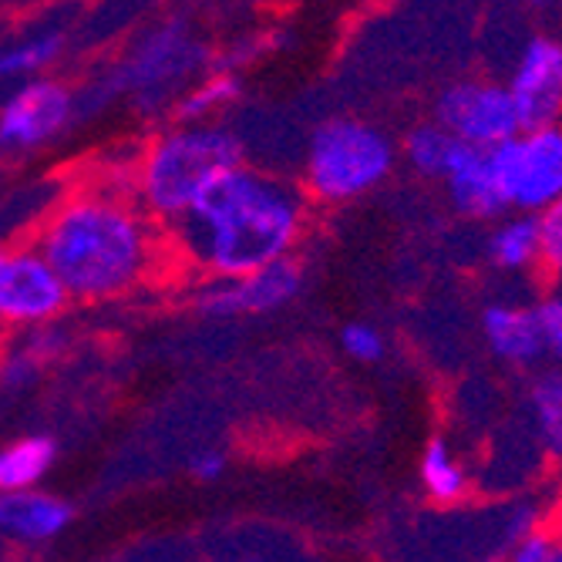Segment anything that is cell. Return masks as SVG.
Here are the masks:
<instances>
[{
	"instance_id": "17",
	"label": "cell",
	"mask_w": 562,
	"mask_h": 562,
	"mask_svg": "<svg viewBox=\"0 0 562 562\" xmlns=\"http://www.w3.org/2000/svg\"><path fill=\"white\" fill-rule=\"evenodd\" d=\"M65 34L61 31H44L31 34L11 44H0V81H18V78H34L55 68L65 55Z\"/></svg>"
},
{
	"instance_id": "18",
	"label": "cell",
	"mask_w": 562,
	"mask_h": 562,
	"mask_svg": "<svg viewBox=\"0 0 562 562\" xmlns=\"http://www.w3.org/2000/svg\"><path fill=\"white\" fill-rule=\"evenodd\" d=\"M488 257L502 270H526L539 263V220L536 213H522L502 223L488 239Z\"/></svg>"
},
{
	"instance_id": "6",
	"label": "cell",
	"mask_w": 562,
	"mask_h": 562,
	"mask_svg": "<svg viewBox=\"0 0 562 562\" xmlns=\"http://www.w3.org/2000/svg\"><path fill=\"white\" fill-rule=\"evenodd\" d=\"M78 122V88L61 78L34 75L0 105V159H31L61 142Z\"/></svg>"
},
{
	"instance_id": "24",
	"label": "cell",
	"mask_w": 562,
	"mask_h": 562,
	"mask_svg": "<svg viewBox=\"0 0 562 562\" xmlns=\"http://www.w3.org/2000/svg\"><path fill=\"white\" fill-rule=\"evenodd\" d=\"M539 334H542V350L552 353L555 361L562 364V293L546 296L539 306H532Z\"/></svg>"
},
{
	"instance_id": "4",
	"label": "cell",
	"mask_w": 562,
	"mask_h": 562,
	"mask_svg": "<svg viewBox=\"0 0 562 562\" xmlns=\"http://www.w3.org/2000/svg\"><path fill=\"white\" fill-rule=\"evenodd\" d=\"M213 68L210 47L192 34V24L179 14L145 31L122 61H115L105 78L78 88V119L94 115L112 98H132L142 112L172 109L176 98Z\"/></svg>"
},
{
	"instance_id": "5",
	"label": "cell",
	"mask_w": 562,
	"mask_h": 562,
	"mask_svg": "<svg viewBox=\"0 0 562 562\" xmlns=\"http://www.w3.org/2000/svg\"><path fill=\"white\" fill-rule=\"evenodd\" d=\"M397 162L387 132L361 119H327L311 132L303 156V195L344 206L378 189Z\"/></svg>"
},
{
	"instance_id": "20",
	"label": "cell",
	"mask_w": 562,
	"mask_h": 562,
	"mask_svg": "<svg viewBox=\"0 0 562 562\" xmlns=\"http://www.w3.org/2000/svg\"><path fill=\"white\" fill-rule=\"evenodd\" d=\"M454 135L438 125V122H425V125H415L412 132H407L401 151H404V159L407 166H412L418 176H428V179H441L448 159H451V151H454Z\"/></svg>"
},
{
	"instance_id": "19",
	"label": "cell",
	"mask_w": 562,
	"mask_h": 562,
	"mask_svg": "<svg viewBox=\"0 0 562 562\" xmlns=\"http://www.w3.org/2000/svg\"><path fill=\"white\" fill-rule=\"evenodd\" d=\"M422 485L438 505H454L469 492V475L458 465V458L445 438H431L422 454Z\"/></svg>"
},
{
	"instance_id": "8",
	"label": "cell",
	"mask_w": 562,
	"mask_h": 562,
	"mask_svg": "<svg viewBox=\"0 0 562 562\" xmlns=\"http://www.w3.org/2000/svg\"><path fill=\"white\" fill-rule=\"evenodd\" d=\"M68 303V286L34 239L0 249V324L24 330L55 324Z\"/></svg>"
},
{
	"instance_id": "1",
	"label": "cell",
	"mask_w": 562,
	"mask_h": 562,
	"mask_svg": "<svg viewBox=\"0 0 562 562\" xmlns=\"http://www.w3.org/2000/svg\"><path fill=\"white\" fill-rule=\"evenodd\" d=\"M303 226L306 195L267 169L239 162L202 189L169 233L206 277H243L290 257Z\"/></svg>"
},
{
	"instance_id": "25",
	"label": "cell",
	"mask_w": 562,
	"mask_h": 562,
	"mask_svg": "<svg viewBox=\"0 0 562 562\" xmlns=\"http://www.w3.org/2000/svg\"><path fill=\"white\" fill-rule=\"evenodd\" d=\"M41 368L44 364L27 347H14L4 361H0V387H4V391H24L27 384H34Z\"/></svg>"
},
{
	"instance_id": "3",
	"label": "cell",
	"mask_w": 562,
	"mask_h": 562,
	"mask_svg": "<svg viewBox=\"0 0 562 562\" xmlns=\"http://www.w3.org/2000/svg\"><path fill=\"white\" fill-rule=\"evenodd\" d=\"M239 162H246V148L229 125L172 122L142 145L132 166V199L148 220L172 226L202 189Z\"/></svg>"
},
{
	"instance_id": "12",
	"label": "cell",
	"mask_w": 562,
	"mask_h": 562,
	"mask_svg": "<svg viewBox=\"0 0 562 562\" xmlns=\"http://www.w3.org/2000/svg\"><path fill=\"white\" fill-rule=\"evenodd\" d=\"M75 522V508L61 495L34 488L0 492V536L18 546H44Z\"/></svg>"
},
{
	"instance_id": "22",
	"label": "cell",
	"mask_w": 562,
	"mask_h": 562,
	"mask_svg": "<svg viewBox=\"0 0 562 562\" xmlns=\"http://www.w3.org/2000/svg\"><path fill=\"white\" fill-rule=\"evenodd\" d=\"M539 220V267L562 283V199L536 213Z\"/></svg>"
},
{
	"instance_id": "7",
	"label": "cell",
	"mask_w": 562,
	"mask_h": 562,
	"mask_svg": "<svg viewBox=\"0 0 562 562\" xmlns=\"http://www.w3.org/2000/svg\"><path fill=\"white\" fill-rule=\"evenodd\" d=\"M505 206L539 213L562 199V125L522 128L508 142L488 148Z\"/></svg>"
},
{
	"instance_id": "28",
	"label": "cell",
	"mask_w": 562,
	"mask_h": 562,
	"mask_svg": "<svg viewBox=\"0 0 562 562\" xmlns=\"http://www.w3.org/2000/svg\"><path fill=\"white\" fill-rule=\"evenodd\" d=\"M546 562H562V542H555V546H552V555H549Z\"/></svg>"
},
{
	"instance_id": "11",
	"label": "cell",
	"mask_w": 562,
	"mask_h": 562,
	"mask_svg": "<svg viewBox=\"0 0 562 562\" xmlns=\"http://www.w3.org/2000/svg\"><path fill=\"white\" fill-rule=\"evenodd\" d=\"M505 88L522 128L555 125L562 119V44L552 37L529 41Z\"/></svg>"
},
{
	"instance_id": "2",
	"label": "cell",
	"mask_w": 562,
	"mask_h": 562,
	"mask_svg": "<svg viewBox=\"0 0 562 562\" xmlns=\"http://www.w3.org/2000/svg\"><path fill=\"white\" fill-rule=\"evenodd\" d=\"M159 223L132 195L78 189L65 195L37 226L34 243L55 267L71 300L101 303L132 293L156 273L162 257Z\"/></svg>"
},
{
	"instance_id": "29",
	"label": "cell",
	"mask_w": 562,
	"mask_h": 562,
	"mask_svg": "<svg viewBox=\"0 0 562 562\" xmlns=\"http://www.w3.org/2000/svg\"><path fill=\"white\" fill-rule=\"evenodd\" d=\"M526 4H529V8H549L552 0H526Z\"/></svg>"
},
{
	"instance_id": "26",
	"label": "cell",
	"mask_w": 562,
	"mask_h": 562,
	"mask_svg": "<svg viewBox=\"0 0 562 562\" xmlns=\"http://www.w3.org/2000/svg\"><path fill=\"white\" fill-rule=\"evenodd\" d=\"M189 472H192L199 482H220V479L226 475V454H223L220 448L199 451V454H192Z\"/></svg>"
},
{
	"instance_id": "14",
	"label": "cell",
	"mask_w": 562,
	"mask_h": 562,
	"mask_svg": "<svg viewBox=\"0 0 562 562\" xmlns=\"http://www.w3.org/2000/svg\"><path fill=\"white\" fill-rule=\"evenodd\" d=\"M482 334H485L492 353L508 364H532L546 353L536 314L529 311V306L492 303L482 314Z\"/></svg>"
},
{
	"instance_id": "23",
	"label": "cell",
	"mask_w": 562,
	"mask_h": 562,
	"mask_svg": "<svg viewBox=\"0 0 562 562\" xmlns=\"http://www.w3.org/2000/svg\"><path fill=\"white\" fill-rule=\"evenodd\" d=\"M340 347L347 357H353V361H361V364H378L384 361V353H387V340L378 327L364 324V321H353L340 330Z\"/></svg>"
},
{
	"instance_id": "21",
	"label": "cell",
	"mask_w": 562,
	"mask_h": 562,
	"mask_svg": "<svg viewBox=\"0 0 562 562\" xmlns=\"http://www.w3.org/2000/svg\"><path fill=\"white\" fill-rule=\"evenodd\" d=\"M532 407H536V422H539L546 448L555 458H562V371L546 374L532 387Z\"/></svg>"
},
{
	"instance_id": "16",
	"label": "cell",
	"mask_w": 562,
	"mask_h": 562,
	"mask_svg": "<svg viewBox=\"0 0 562 562\" xmlns=\"http://www.w3.org/2000/svg\"><path fill=\"white\" fill-rule=\"evenodd\" d=\"M58 458V441L50 435H24L0 448V492L34 488Z\"/></svg>"
},
{
	"instance_id": "15",
	"label": "cell",
	"mask_w": 562,
	"mask_h": 562,
	"mask_svg": "<svg viewBox=\"0 0 562 562\" xmlns=\"http://www.w3.org/2000/svg\"><path fill=\"white\" fill-rule=\"evenodd\" d=\"M239 98H243L239 71L210 68L176 98V105L169 112H172V122H216Z\"/></svg>"
},
{
	"instance_id": "13",
	"label": "cell",
	"mask_w": 562,
	"mask_h": 562,
	"mask_svg": "<svg viewBox=\"0 0 562 562\" xmlns=\"http://www.w3.org/2000/svg\"><path fill=\"white\" fill-rule=\"evenodd\" d=\"M441 179L448 182L451 202L465 216L488 220V216H498L505 210V199H502V189H498V179L492 169L488 148L454 142V151H451Z\"/></svg>"
},
{
	"instance_id": "10",
	"label": "cell",
	"mask_w": 562,
	"mask_h": 562,
	"mask_svg": "<svg viewBox=\"0 0 562 562\" xmlns=\"http://www.w3.org/2000/svg\"><path fill=\"white\" fill-rule=\"evenodd\" d=\"M435 122L445 125L458 142L495 148L522 132L519 112L505 85L495 81H462L438 94Z\"/></svg>"
},
{
	"instance_id": "9",
	"label": "cell",
	"mask_w": 562,
	"mask_h": 562,
	"mask_svg": "<svg viewBox=\"0 0 562 562\" xmlns=\"http://www.w3.org/2000/svg\"><path fill=\"white\" fill-rule=\"evenodd\" d=\"M303 283H306V270L290 252V257H280L243 277H210L192 293V306L195 314L213 321L273 314L290 306L303 293Z\"/></svg>"
},
{
	"instance_id": "27",
	"label": "cell",
	"mask_w": 562,
	"mask_h": 562,
	"mask_svg": "<svg viewBox=\"0 0 562 562\" xmlns=\"http://www.w3.org/2000/svg\"><path fill=\"white\" fill-rule=\"evenodd\" d=\"M552 546H555L552 536L532 532V536H526V539L516 546V552H513V559H508V562H546V559L552 555Z\"/></svg>"
}]
</instances>
